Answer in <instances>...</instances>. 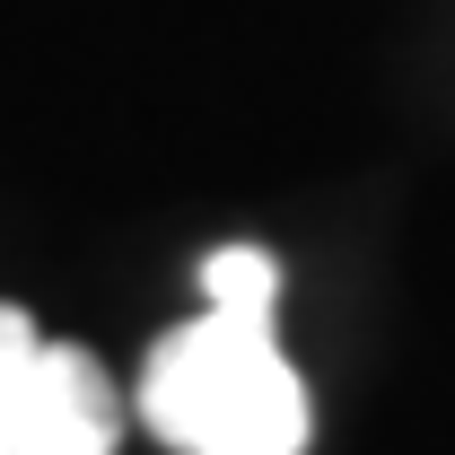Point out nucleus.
I'll return each mask as SVG.
<instances>
[{"instance_id": "2", "label": "nucleus", "mask_w": 455, "mask_h": 455, "mask_svg": "<svg viewBox=\"0 0 455 455\" xmlns=\"http://www.w3.org/2000/svg\"><path fill=\"white\" fill-rule=\"evenodd\" d=\"M123 403L79 341H44L27 307H0V455H114Z\"/></svg>"}, {"instance_id": "1", "label": "nucleus", "mask_w": 455, "mask_h": 455, "mask_svg": "<svg viewBox=\"0 0 455 455\" xmlns=\"http://www.w3.org/2000/svg\"><path fill=\"white\" fill-rule=\"evenodd\" d=\"M140 420L175 455H307V386L263 307H202L140 368Z\"/></svg>"}]
</instances>
